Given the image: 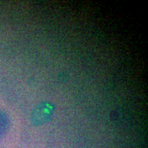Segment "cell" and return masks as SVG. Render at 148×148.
Listing matches in <instances>:
<instances>
[{"label":"cell","instance_id":"1","mask_svg":"<svg viewBox=\"0 0 148 148\" xmlns=\"http://www.w3.org/2000/svg\"><path fill=\"white\" fill-rule=\"evenodd\" d=\"M55 108V106L51 103H40L33 110L31 116L32 123L36 126L45 124L51 119Z\"/></svg>","mask_w":148,"mask_h":148},{"label":"cell","instance_id":"2","mask_svg":"<svg viewBox=\"0 0 148 148\" xmlns=\"http://www.w3.org/2000/svg\"><path fill=\"white\" fill-rule=\"evenodd\" d=\"M9 126V120L6 114L0 111V139L5 134Z\"/></svg>","mask_w":148,"mask_h":148}]
</instances>
